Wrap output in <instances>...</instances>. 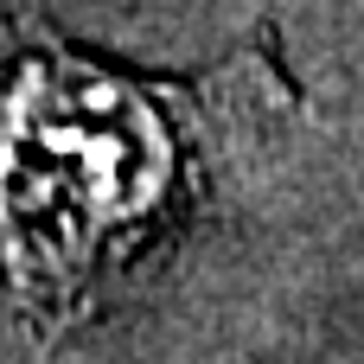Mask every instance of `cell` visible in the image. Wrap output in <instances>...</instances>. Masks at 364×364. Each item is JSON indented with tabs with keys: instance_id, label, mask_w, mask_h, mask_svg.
I'll list each match as a JSON object with an SVG mask.
<instances>
[{
	"instance_id": "6da1fadb",
	"label": "cell",
	"mask_w": 364,
	"mask_h": 364,
	"mask_svg": "<svg viewBox=\"0 0 364 364\" xmlns=\"http://www.w3.org/2000/svg\"><path fill=\"white\" fill-rule=\"evenodd\" d=\"M160 109L96 70L19 77L6 122V224L32 262H90L115 230H134L166 192L173 147Z\"/></svg>"
}]
</instances>
